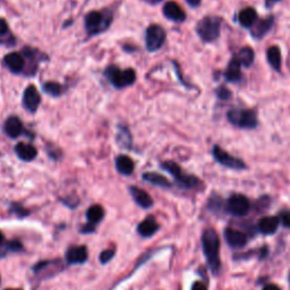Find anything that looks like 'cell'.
Here are the masks:
<instances>
[{
	"label": "cell",
	"mask_w": 290,
	"mask_h": 290,
	"mask_svg": "<svg viewBox=\"0 0 290 290\" xmlns=\"http://www.w3.org/2000/svg\"><path fill=\"white\" fill-rule=\"evenodd\" d=\"M224 78L229 83H239L241 78H243V73H241V64L236 56L232 58V60L229 61L227 68H225Z\"/></svg>",
	"instance_id": "2e32d148"
},
{
	"label": "cell",
	"mask_w": 290,
	"mask_h": 290,
	"mask_svg": "<svg viewBox=\"0 0 290 290\" xmlns=\"http://www.w3.org/2000/svg\"><path fill=\"white\" fill-rule=\"evenodd\" d=\"M145 2L149 3V4H151V5H155V4L160 3V2H161V0H145Z\"/></svg>",
	"instance_id": "ee69618b"
},
{
	"label": "cell",
	"mask_w": 290,
	"mask_h": 290,
	"mask_svg": "<svg viewBox=\"0 0 290 290\" xmlns=\"http://www.w3.org/2000/svg\"><path fill=\"white\" fill-rule=\"evenodd\" d=\"M288 280H289V287H290V272H289V278H288Z\"/></svg>",
	"instance_id": "f6af8a7d"
},
{
	"label": "cell",
	"mask_w": 290,
	"mask_h": 290,
	"mask_svg": "<svg viewBox=\"0 0 290 290\" xmlns=\"http://www.w3.org/2000/svg\"><path fill=\"white\" fill-rule=\"evenodd\" d=\"M105 75L116 89H123L131 87V85L135 83L136 79V73L132 68H127L125 71H120L117 66H109L105 71Z\"/></svg>",
	"instance_id": "8992f818"
},
{
	"label": "cell",
	"mask_w": 290,
	"mask_h": 290,
	"mask_svg": "<svg viewBox=\"0 0 290 290\" xmlns=\"http://www.w3.org/2000/svg\"><path fill=\"white\" fill-rule=\"evenodd\" d=\"M159 223L157 222L152 216L148 217L147 219H144L143 221L138 224L137 227V233L142 236V237H151L155 233L159 230Z\"/></svg>",
	"instance_id": "44dd1931"
},
{
	"label": "cell",
	"mask_w": 290,
	"mask_h": 290,
	"mask_svg": "<svg viewBox=\"0 0 290 290\" xmlns=\"http://www.w3.org/2000/svg\"><path fill=\"white\" fill-rule=\"evenodd\" d=\"M266 59L268 65L272 67L273 71L278 73L281 72V66H282V55L281 50L278 46H271L267 48L266 51Z\"/></svg>",
	"instance_id": "7402d4cb"
},
{
	"label": "cell",
	"mask_w": 290,
	"mask_h": 290,
	"mask_svg": "<svg viewBox=\"0 0 290 290\" xmlns=\"http://www.w3.org/2000/svg\"><path fill=\"white\" fill-rule=\"evenodd\" d=\"M216 93H217L218 98H219L220 100H223V101H227V100H230V99L233 98L232 91H230L228 88L223 87V85H221V87L218 88Z\"/></svg>",
	"instance_id": "1f68e13d"
},
{
	"label": "cell",
	"mask_w": 290,
	"mask_h": 290,
	"mask_svg": "<svg viewBox=\"0 0 290 290\" xmlns=\"http://www.w3.org/2000/svg\"><path fill=\"white\" fill-rule=\"evenodd\" d=\"M89 259L87 246H72L66 252V262L68 264H83Z\"/></svg>",
	"instance_id": "4fadbf2b"
},
{
	"label": "cell",
	"mask_w": 290,
	"mask_h": 290,
	"mask_svg": "<svg viewBox=\"0 0 290 290\" xmlns=\"http://www.w3.org/2000/svg\"><path fill=\"white\" fill-rule=\"evenodd\" d=\"M279 224H280L279 217L266 216L259 220V222H257V230L264 236L273 235L276 234L277 230L279 229Z\"/></svg>",
	"instance_id": "e0dca14e"
},
{
	"label": "cell",
	"mask_w": 290,
	"mask_h": 290,
	"mask_svg": "<svg viewBox=\"0 0 290 290\" xmlns=\"http://www.w3.org/2000/svg\"><path fill=\"white\" fill-rule=\"evenodd\" d=\"M279 220L284 228L290 229V211L283 210L279 214Z\"/></svg>",
	"instance_id": "836d02e7"
},
{
	"label": "cell",
	"mask_w": 290,
	"mask_h": 290,
	"mask_svg": "<svg viewBox=\"0 0 290 290\" xmlns=\"http://www.w3.org/2000/svg\"><path fill=\"white\" fill-rule=\"evenodd\" d=\"M279 2H281V0H265V6L266 8H271L275 6L276 4H278Z\"/></svg>",
	"instance_id": "b9f144b4"
},
{
	"label": "cell",
	"mask_w": 290,
	"mask_h": 290,
	"mask_svg": "<svg viewBox=\"0 0 290 290\" xmlns=\"http://www.w3.org/2000/svg\"><path fill=\"white\" fill-rule=\"evenodd\" d=\"M230 123L243 130H254L259 125V118L254 109L233 108L227 112Z\"/></svg>",
	"instance_id": "277c9868"
},
{
	"label": "cell",
	"mask_w": 290,
	"mask_h": 290,
	"mask_svg": "<svg viewBox=\"0 0 290 290\" xmlns=\"http://www.w3.org/2000/svg\"><path fill=\"white\" fill-rule=\"evenodd\" d=\"M6 290H22V289H10L9 288V289H6Z\"/></svg>",
	"instance_id": "bcb514c9"
},
{
	"label": "cell",
	"mask_w": 290,
	"mask_h": 290,
	"mask_svg": "<svg viewBox=\"0 0 290 290\" xmlns=\"http://www.w3.org/2000/svg\"><path fill=\"white\" fill-rule=\"evenodd\" d=\"M6 35H9V26L6 19L0 18V42L3 41L4 44V39Z\"/></svg>",
	"instance_id": "d6a6232c"
},
{
	"label": "cell",
	"mask_w": 290,
	"mask_h": 290,
	"mask_svg": "<svg viewBox=\"0 0 290 290\" xmlns=\"http://www.w3.org/2000/svg\"><path fill=\"white\" fill-rule=\"evenodd\" d=\"M237 19L240 26H243L245 29H251L256 23V20L259 19V15H257V12L253 7H246L238 13Z\"/></svg>",
	"instance_id": "d6986e66"
},
{
	"label": "cell",
	"mask_w": 290,
	"mask_h": 290,
	"mask_svg": "<svg viewBox=\"0 0 290 290\" xmlns=\"http://www.w3.org/2000/svg\"><path fill=\"white\" fill-rule=\"evenodd\" d=\"M142 177L145 181H148L154 186L163 187V189H169V187H171V182L165 178L164 176L158 173H145Z\"/></svg>",
	"instance_id": "484cf974"
},
{
	"label": "cell",
	"mask_w": 290,
	"mask_h": 290,
	"mask_svg": "<svg viewBox=\"0 0 290 290\" xmlns=\"http://www.w3.org/2000/svg\"><path fill=\"white\" fill-rule=\"evenodd\" d=\"M87 217H88L90 223H93V224L99 223L100 221H102V219H103L105 217L103 208L99 205V204L91 205L87 212Z\"/></svg>",
	"instance_id": "83f0119b"
},
{
	"label": "cell",
	"mask_w": 290,
	"mask_h": 290,
	"mask_svg": "<svg viewBox=\"0 0 290 290\" xmlns=\"http://www.w3.org/2000/svg\"><path fill=\"white\" fill-rule=\"evenodd\" d=\"M250 210L251 202L243 194H233L224 203V211L234 217H245Z\"/></svg>",
	"instance_id": "9c48e42d"
},
{
	"label": "cell",
	"mask_w": 290,
	"mask_h": 290,
	"mask_svg": "<svg viewBox=\"0 0 290 290\" xmlns=\"http://www.w3.org/2000/svg\"><path fill=\"white\" fill-rule=\"evenodd\" d=\"M114 256H115L114 250H106L100 254V262L102 264H106V263H108Z\"/></svg>",
	"instance_id": "d590c367"
},
{
	"label": "cell",
	"mask_w": 290,
	"mask_h": 290,
	"mask_svg": "<svg viewBox=\"0 0 290 290\" xmlns=\"http://www.w3.org/2000/svg\"><path fill=\"white\" fill-rule=\"evenodd\" d=\"M12 211L16 214V216H18L19 218H23V217H25V216H28V214L30 213L28 210H25L24 208L17 205V204H13Z\"/></svg>",
	"instance_id": "8d00e7d4"
},
{
	"label": "cell",
	"mask_w": 290,
	"mask_h": 290,
	"mask_svg": "<svg viewBox=\"0 0 290 290\" xmlns=\"http://www.w3.org/2000/svg\"><path fill=\"white\" fill-rule=\"evenodd\" d=\"M222 18L216 15H208L198 20L196 24V33L203 42L211 44L219 39L221 33Z\"/></svg>",
	"instance_id": "7a4b0ae2"
},
{
	"label": "cell",
	"mask_w": 290,
	"mask_h": 290,
	"mask_svg": "<svg viewBox=\"0 0 290 290\" xmlns=\"http://www.w3.org/2000/svg\"><path fill=\"white\" fill-rule=\"evenodd\" d=\"M50 267V270L52 271H58V268L60 270L63 268V263L60 260H53V261H42L39 262L36 265L33 266V272L37 276H44L45 273H48V268ZM48 277H49V273H48Z\"/></svg>",
	"instance_id": "d4e9b609"
},
{
	"label": "cell",
	"mask_w": 290,
	"mask_h": 290,
	"mask_svg": "<svg viewBox=\"0 0 290 290\" xmlns=\"http://www.w3.org/2000/svg\"><path fill=\"white\" fill-rule=\"evenodd\" d=\"M167 39L165 30L158 24L150 25L145 32V46L149 52H155L164 45Z\"/></svg>",
	"instance_id": "52a82bcc"
},
{
	"label": "cell",
	"mask_w": 290,
	"mask_h": 290,
	"mask_svg": "<svg viewBox=\"0 0 290 290\" xmlns=\"http://www.w3.org/2000/svg\"><path fill=\"white\" fill-rule=\"evenodd\" d=\"M201 241L208 266L213 276H218L220 271H221L219 235L213 228H206L202 234Z\"/></svg>",
	"instance_id": "6da1fadb"
},
{
	"label": "cell",
	"mask_w": 290,
	"mask_h": 290,
	"mask_svg": "<svg viewBox=\"0 0 290 290\" xmlns=\"http://www.w3.org/2000/svg\"><path fill=\"white\" fill-rule=\"evenodd\" d=\"M23 122L16 116H10L4 123V131L10 138H17L23 133Z\"/></svg>",
	"instance_id": "ac0fdd59"
},
{
	"label": "cell",
	"mask_w": 290,
	"mask_h": 290,
	"mask_svg": "<svg viewBox=\"0 0 290 290\" xmlns=\"http://www.w3.org/2000/svg\"><path fill=\"white\" fill-rule=\"evenodd\" d=\"M116 169L118 170V173L123 176H130L134 173L135 163L127 155H118L116 159Z\"/></svg>",
	"instance_id": "cb8c5ba5"
},
{
	"label": "cell",
	"mask_w": 290,
	"mask_h": 290,
	"mask_svg": "<svg viewBox=\"0 0 290 290\" xmlns=\"http://www.w3.org/2000/svg\"><path fill=\"white\" fill-rule=\"evenodd\" d=\"M212 155L214 160L217 161L219 164L223 165V167L233 170H245L247 169V165L243 160L239 158H236L224 150L218 144H214L212 148Z\"/></svg>",
	"instance_id": "ba28073f"
},
{
	"label": "cell",
	"mask_w": 290,
	"mask_h": 290,
	"mask_svg": "<svg viewBox=\"0 0 290 290\" xmlns=\"http://www.w3.org/2000/svg\"><path fill=\"white\" fill-rule=\"evenodd\" d=\"M191 290H208V284L203 281H195L192 284Z\"/></svg>",
	"instance_id": "ab89813d"
},
{
	"label": "cell",
	"mask_w": 290,
	"mask_h": 290,
	"mask_svg": "<svg viewBox=\"0 0 290 290\" xmlns=\"http://www.w3.org/2000/svg\"><path fill=\"white\" fill-rule=\"evenodd\" d=\"M4 64L12 73L20 74L25 68V58L22 53L10 52L4 57Z\"/></svg>",
	"instance_id": "9a60e30c"
},
{
	"label": "cell",
	"mask_w": 290,
	"mask_h": 290,
	"mask_svg": "<svg viewBox=\"0 0 290 290\" xmlns=\"http://www.w3.org/2000/svg\"><path fill=\"white\" fill-rule=\"evenodd\" d=\"M130 193H131L132 197L134 198V201H135L141 208L150 209L153 205L152 197L150 196L149 193H147L144 190L138 189V187L136 186H131Z\"/></svg>",
	"instance_id": "ffe728a7"
},
{
	"label": "cell",
	"mask_w": 290,
	"mask_h": 290,
	"mask_svg": "<svg viewBox=\"0 0 290 290\" xmlns=\"http://www.w3.org/2000/svg\"><path fill=\"white\" fill-rule=\"evenodd\" d=\"M41 103V95L39 91L34 87L33 84L29 85L28 88L24 90L23 93V106L24 108L28 110L31 114L39 109V106Z\"/></svg>",
	"instance_id": "8fae6325"
},
{
	"label": "cell",
	"mask_w": 290,
	"mask_h": 290,
	"mask_svg": "<svg viewBox=\"0 0 290 290\" xmlns=\"http://www.w3.org/2000/svg\"><path fill=\"white\" fill-rule=\"evenodd\" d=\"M161 168L173 176L176 184L182 190H195L202 185V181L197 177L185 174L179 164H177L174 161H164L161 163Z\"/></svg>",
	"instance_id": "3957f363"
},
{
	"label": "cell",
	"mask_w": 290,
	"mask_h": 290,
	"mask_svg": "<svg viewBox=\"0 0 290 290\" xmlns=\"http://www.w3.org/2000/svg\"><path fill=\"white\" fill-rule=\"evenodd\" d=\"M118 142H119L120 145H123V147H130L132 144V136L128 130L126 128H122V130L119 131V135H118Z\"/></svg>",
	"instance_id": "4dcf8cb0"
},
{
	"label": "cell",
	"mask_w": 290,
	"mask_h": 290,
	"mask_svg": "<svg viewBox=\"0 0 290 290\" xmlns=\"http://www.w3.org/2000/svg\"><path fill=\"white\" fill-rule=\"evenodd\" d=\"M7 250L8 252H14V253H16V252H20L23 250V244L20 243L19 240H10V241H7Z\"/></svg>",
	"instance_id": "e575fe53"
},
{
	"label": "cell",
	"mask_w": 290,
	"mask_h": 290,
	"mask_svg": "<svg viewBox=\"0 0 290 290\" xmlns=\"http://www.w3.org/2000/svg\"><path fill=\"white\" fill-rule=\"evenodd\" d=\"M186 3L189 4L191 7L195 8V7H198V6H200L201 3H202V0H186Z\"/></svg>",
	"instance_id": "60d3db41"
},
{
	"label": "cell",
	"mask_w": 290,
	"mask_h": 290,
	"mask_svg": "<svg viewBox=\"0 0 290 290\" xmlns=\"http://www.w3.org/2000/svg\"><path fill=\"white\" fill-rule=\"evenodd\" d=\"M163 15L165 18L176 23H182L186 19V13L178 4L175 2H168L163 6Z\"/></svg>",
	"instance_id": "5bb4252c"
},
{
	"label": "cell",
	"mask_w": 290,
	"mask_h": 290,
	"mask_svg": "<svg viewBox=\"0 0 290 290\" xmlns=\"http://www.w3.org/2000/svg\"><path fill=\"white\" fill-rule=\"evenodd\" d=\"M208 208H209V210L212 211L213 213H219L222 210V209L224 210V204H223L222 197L217 194H212L211 197L209 198Z\"/></svg>",
	"instance_id": "f1b7e54d"
},
{
	"label": "cell",
	"mask_w": 290,
	"mask_h": 290,
	"mask_svg": "<svg viewBox=\"0 0 290 290\" xmlns=\"http://www.w3.org/2000/svg\"><path fill=\"white\" fill-rule=\"evenodd\" d=\"M15 153L20 160L26 161V162L34 160L37 155L36 149L32 144H28V143L16 144Z\"/></svg>",
	"instance_id": "603a6c76"
},
{
	"label": "cell",
	"mask_w": 290,
	"mask_h": 290,
	"mask_svg": "<svg viewBox=\"0 0 290 290\" xmlns=\"http://www.w3.org/2000/svg\"><path fill=\"white\" fill-rule=\"evenodd\" d=\"M263 290H281L280 288H279L277 284H273V283H268L266 284V286H264V288H263Z\"/></svg>",
	"instance_id": "7bdbcfd3"
},
{
	"label": "cell",
	"mask_w": 290,
	"mask_h": 290,
	"mask_svg": "<svg viewBox=\"0 0 290 290\" xmlns=\"http://www.w3.org/2000/svg\"><path fill=\"white\" fill-rule=\"evenodd\" d=\"M44 91L51 96H60L65 91V88L57 82H47L44 84Z\"/></svg>",
	"instance_id": "f546056e"
},
{
	"label": "cell",
	"mask_w": 290,
	"mask_h": 290,
	"mask_svg": "<svg viewBox=\"0 0 290 290\" xmlns=\"http://www.w3.org/2000/svg\"><path fill=\"white\" fill-rule=\"evenodd\" d=\"M94 232H95V224L93 223L83 224L82 228H80V233H83V234H91Z\"/></svg>",
	"instance_id": "f35d334b"
},
{
	"label": "cell",
	"mask_w": 290,
	"mask_h": 290,
	"mask_svg": "<svg viewBox=\"0 0 290 290\" xmlns=\"http://www.w3.org/2000/svg\"><path fill=\"white\" fill-rule=\"evenodd\" d=\"M112 20V13L110 12H90L84 18V26L90 35L99 34L109 28Z\"/></svg>",
	"instance_id": "5b68a950"
},
{
	"label": "cell",
	"mask_w": 290,
	"mask_h": 290,
	"mask_svg": "<svg viewBox=\"0 0 290 290\" xmlns=\"http://www.w3.org/2000/svg\"><path fill=\"white\" fill-rule=\"evenodd\" d=\"M223 235L225 241L232 248H243L248 243V236L238 229L228 227L224 229Z\"/></svg>",
	"instance_id": "30bf717a"
},
{
	"label": "cell",
	"mask_w": 290,
	"mask_h": 290,
	"mask_svg": "<svg viewBox=\"0 0 290 290\" xmlns=\"http://www.w3.org/2000/svg\"><path fill=\"white\" fill-rule=\"evenodd\" d=\"M236 57H237V59L240 61L241 66H245L248 68L253 65V63L255 60V52L251 47L246 46V47L241 48L239 52L236 55Z\"/></svg>",
	"instance_id": "4316f807"
},
{
	"label": "cell",
	"mask_w": 290,
	"mask_h": 290,
	"mask_svg": "<svg viewBox=\"0 0 290 290\" xmlns=\"http://www.w3.org/2000/svg\"><path fill=\"white\" fill-rule=\"evenodd\" d=\"M7 252H8L7 243H6V241H5V237H4L3 233L0 232V256L6 255Z\"/></svg>",
	"instance_id": "74e56055"
},
{
	"label": "cell",
	"mask_w": 290,
	"mask_h": 290,
	"mask_svg": "<svg viewBox=\"0 0 290 290\" xmlns=\"http://www.w3.org/2000/svg\"><path fill=\"white\" fill-rule=\"evenodd\" d=\"M275 25V16H267L262 19H257L256 23L251 28V35L255 40H262L265 37Z\"/></svg>",
	"instance_id": "7c38bea8"
}]
</instances>
